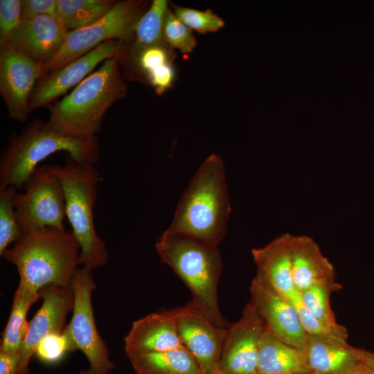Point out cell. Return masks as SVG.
<instances>
[{
  "instance_id": "1",
  "label": "cell",
  "mask_w": 374,
  "mask_h": 374,
  "mask_svg": "<svg viewBox=\"0 0 374 374\" xmlns=\"http://www.w3.org/2000/svg\"><path fill=\"white\" fill-rule=\"evenodd\" d=\"M126 95L127 87L118 56L107 59L68 95L50 107L46 125L68 136L95 137L108 109Z\"/></svg>"
},
{
  "instance_id": "2",
  "label": "cell",
  "mask_w": 374,
  "mask_h": 374,
  "mask_svg": "<svg viewBox=\"0 0 374 374\" xmlns=\"http://www.w3.org/2000/svg\"><path fill=\"white\" fill-rule=\"evenodd\" d=\"M230 211L224 163L217 154H212L181 196L167 231L218 246Z\"/></svg>"
},
{
  "instance_id": "3",
  "label": "cell",
  "mask_w": 374,
  "mask_h": 374,
  "mask_svg": "<svg viewBox=\"0 0 374 374\" xmlns=\"http://www.w3.org/2000/svg\"><path fill=\"white\" fill-rule=\"evenodd\" d=\"M1 257L16 266L19 283L37 292L49 285H70L82 265L80 245L72 231L51 226L22 235Z\"/></svg>"
},
{
  "instance_id": "4",
  "label": "cell",
  "mask_w": 374,
  "mask_h": 374,
  "mask_svg": "<svg viewBox=\"0 0 374 374\" xmlns=\"http://www.w3.org/2000/svg\"><path fill=\"white\" fill-rule=\"evenodd\" d=\"M60 151L66 152L76 161L93 165L97 164L100 155L96 136H68L48 128L39 118L30 122L19 134L12 132L1 153L0 189H21L41 161Z\"/></svg>"
},
{
  "instance_id": "5",
  "label": "cell",
  "mask_w": 374,
  "mask_h": 374,
  "mask_svg": "<svg viewBox=\"0 0 374 374\" xmlns=\"http://www.w3.org/2000/svg\"><path fill=\"white\" fill-rule=\"evenodd\" d=\"M156 249L161 260L190 289L192 301L217 326L228 328L231 325L222 315L217 301L222 270L217 246L166 230L157 241Z\"/></svg>"
},
{
  "instance_id": "6",
  "label": "cell",
  "mask_w": 374,
  "mask_h": 374,
  "mask_svg": "<svg viewBox=\"0 0 374 374\" xmlns=\"http://www.w3.org/2000/svg\"><path fill=\"white\" fill-rule=\"evenodd\" d=\"M52 166L64 190L66 216L80 245L82 265L91 269L105 265L108 251L93 224L97 186L102 180L99 171L95 165L76 161L70 156L64 166Z\"/></svg>"
},
{
  "instance_id": "7",
  "label": "cell",
  "mask_w": 374,
  "mask_h": 374,
  "mask_svg": "<svg viewBox=\"0 0 374 374\" xmlns=\"http://www.w3.org/2000/svg\"><path fill=\"white\" fill-rule=\"evenodd\" d=\"M150 3L142 0L116 1L112 8L92 24L68 31L55 55L43 66V74L54 71L111 39L128 40Z\"/></svg>"
},
{
  "instance_id": "8",
  "label": "cell",
  "mask_w": 374,
  "mask_h": 374,
  "mask_svg": "<svg viewBox=\"0 0 374 374\" xmlns=\"http://www.w3.org/2000/svg\"><path fill=\"white\" fill-rule=\"evenodd\" d=\"M91 269L82 266L75 271L70 283L74 295L73 314L64 331L73 350L79 349L87 358L89 368L80 374H107L116 365L97 330L91 303L96 289Z\"/></svg>"
},
{
  "instance_id": "9",
  "label": "cell",
  "mask_w": 374,
  "mask_h": 374,
  "mask_svg": "<svg viewBox=\"0 0 374 374\" xmlns=\"http://www.w3.org/2000/svg\"><path fill=\"white\" fill-rule=\"evenodd\" d=\"M24 186L15 200L21 235L48 226L66 231L64 193L52 165L37 166Z\"/></svg>"
},
{
  "instance_id": "10",
  "label": "cell",
  "mask_w": 374,
  "mask_h": 374,
  "mask_svg": "<svg viewBox=\"0 0 374 374\" xmlns=\"http://www.w3.org/2000/svg\"><path fill=\"white\" fill-rule=\"evenodd\" d=\"M173 317L183 346L193 355L204 374L218 368L228 328L219 327L193 301L167 310Z\"/></svg>"
},
{
  "instance_id": "11",
  "label": "cell",
  "mask_w": 374,
  "mask_h": 374,
  "mask_svg": "<svg viewBox=\"0 0 374 374\" xmlns=\"http://www.w3.org/2000/svg\"><path fill=\"white\" fill-rule=\"evenodd\" d=\"M123 45V41L120 39L108 40L62 67L41 77L30 97V112L39 107L50 108L52 102L78 86L93 73L100 63L118 56Z\"/></svg>"
},
{
  "instance_id": "12",
  "label": "cell",
  "mask_w": 374,
  "mask_h": 374,
  "mask_svg": "<svg viewBox=\"0 0 374 374\" xmlns=\"http://www.w3.org/2000/svg\"><path fill=\"white\" fill-rule=\"evenodd\" d=\"M43 75L42 65L9 44L0 45V93L11 119L26 121L30 95Z\"/></svg>"
},
{
  "instance_id": "13",
  "label": "cell",
  "mask_w": 374,
  "mask_h": 374,
  "mask_svg": "<svg viewBox=\"0 0 374 374\" xmlns=\"http://www.w3.org/2000/svg\"><path fill=\"white\" fill-rule=\"evenodd\" d=\"M43 302L30 322L21 346L15 374H29L28 364L39 342L47 335L64 331L68 312L73 310L74 295L71 285H49L39 290Z\"/></svg>"
},
{
  "instance_id": "14",
  "label": "cell",
  "mask_w": 374,
  "mask_h": 374,
  "mask_svg": "<svg viewBox=\"0 0 374 374\" xmlns=\"http://www.w3.org/2000/svg\"><path fill=\"white\" fill-rule=\"evenodd\" d=\"M123 42L118 57L124 79L148 84L158 95L172 87L175 77L172 48L165 41L143 46Z\"/></svg>"
},
{
  "instance_id": "15",
  "label": "cell",
  "mask_w": 374,
  "mask_h": 374,
  "mask_svg": "<svg viewBox=\"0 0 374 374\" xmlns=\"http://www.w3.org/2000/svg\"><path fill=\"white\" fill-rule=\"evenodd\" d=\"M250 290V301L254 305L265 328L283 342L298 348H304L308 335L290 299L280 295L257 274Z\"/></svg>"
},
{
  "instance_id": "16",
  "label": "cell",
  "mask_w": 374,
  "mask_h": 374,
  "mask_svg": "<svg viewBox=\"0 0 374 374\" xmlns=\"http://www.w3.org/2000/svg\"><path fill=\"white\" fill-rule=\"evenodd\" d=\"M265 324L250 301L241 318L228 328L219 369L233 374H258V349Z\"/></svg>"
},
{
  "instance_id": "17",
  "label": "cell",
  "mask_w": 374,
  "mask_h": 374,
  "mask_svg": "<svg viewBox=\"0 0 374 374\" xmlns=\"http://www.w3.org/2000/svg\"><path fill=\"white\" fill-rule=\"evenodd\" d=\"M67 32L55 16L42 15L21 21L7 44L44 66L59 51Z\"/></svg>"
},
{
  "instance_id": "18",
  "label": "cell",
  "mask_w": 374,
  "mask_h": 374,
  "mask_svg": "<svg viewBox=\"0 0 374 374\" xmlns=\"http://www.w3.org/2000/svg\"><path fill=\"white\" fill-rule=\"evenodd\" d=\"M290 249L292 280L296 290L302 292L315 285L342 287L335 280L332 265L314 240L306 235H290Z\"/></svg>"
},
{
  "instance_id": "19",
  "label": "cell",
  "mask_w": 374,
  "mask_h": 374,
  "mask_svg": "<svg viewBox=\"0 0 374 374\" xmlns=\"http://www.w3.org/2000/svg\"><path fill=\"white\" fill-rule=\"evenodd\" d=\"M124 341L127 357L184 347L175 321L167 310L151 313L134 321Z\"/></svg>"
},
{
  "instance_id": "20",
  "label": "cell",
  "mask_w": 374,
  "mask_h": 374,
  "mask_svg": "<svg viewBox=\"0 0 374 374\" xmlns=\"http://www.w3.org/2000/svg\"><path fill=\"white\" fill-rule=\"evenodd\" d=\"M290 235L285 233L266 246L251 251L257 274L286 298H290L296 292L292 275Z\"/></svg>"
},
{
  "instance_id": "21",
  "label": "cell",
  "mask_w": 374,
  "mask_h": 374,
  "mask_svg": "<svg viewBox=\"0 0 374 374\" xmlns=\"http://www.w3.org/2000/svg\"><path fill=\"white\" fill-rule=\"evenodd\" d=\"M310 372L341 374L361 360L358 348L341 339L308 335L303 348Z\"/></svg>"
},
{
  "instance_id": "22",
  "label": "cell",
  "mask_w": 374,
  "mask_h": 374,
  "mask_svg": "<svg viewBox=\"0 0 374 374\" xmlns=\"http://www.w3.org/2000/svg\"><path fill=\"white\" fill-rule=\"evenodd\" d=\"M258 371V374L310 373L303 348L283 342L267 328L260 341Z\"/></svg>"
},
{
  "instance_id": "23",
  "label": "cell",
  "mask_w": 374,
  "mask_h": 374,
  "mask_svg": "<svg viewBox=\"0 0 374 374\" xmlns=\"http://www.w3.org/2000/svg\"><path fill=\"white\" fill-rule=\"evenodd\" d=\"M136 374H204L185 348L128 356Z\"/></svg>"
},
{
  "instance_id": "24",
  "label": "cell",
  "mask_w": 374,
  "mask_h": 374,
  "mask_svg": "<svg viewBox=\"0 0 374 374\" xmlns=\"http://www.w3.org/2000/svg\"><path fill=\"white\" fill-rule=\"evenodd\" d=\"M39 298V292L19 283L8 321L2 333L0 350L10 355H19L29 328L30 322L26 319L28 311Z\"/></svg>"
},
{
  "instance_id": "25",
  "label": "cell",
  "mask_w": 374,
  "mask_h": 374,
  "mask_svg": "<svg viewBox=\"0 0 374 374\" xmlns=\"http://www.w3.org/2000/svg\"><path fill=\"white\" fill-rule=\"evenodd\" d=\"M115 0H57L56 17L67 31L88 26L106 15Z\"/></svg>"
},
{
  "instance_id": "26",
  "label": "cell",
  "mask_w": 374,
  "mask_h": 374,
  "mask_svg": "<svg viewBox=\"0 0 374 374\" xmlns=\"http://www.w3.org/2000/svg\"><path fill=\"white\" fill-rule=\"evenodd\" d=\"M168 5L166 0L152 1L137 22L132 37L127 41L142 46L163 42V29Z\"/></svg>"
},
{
  "instance_id": "27",
  "label": "cell",
  "mask_w": 374,
  "mask_h": 374,
  "mask_svg": "<svg viewBox=\"0 0 374 374\" xmlns=\"http://www.w3.org/2000/svg\"><path fill=\"white\" fill-rule=\"evenodd\" d=\"M339 290L332 287L315 285L300 292L303 303L310 312L323 324L342 333L346 328L339 324L330 308V296Z\"/></svg>"
},
{
  "instance_id": "28",
  "label": "cell",
  "mask_w": 374,
  "mask_h": 374,
  "mask_svg": "<svg viewBox=\"0 0 374 374\" xmlns=\"http://www.w3.org/2000/svg\"><path fill=\"white\" fill-rule=\"evenodd\" d=\"M17 189L8 186L0 189V256L12 242H15L21 236L17 222L15 200Z\"/></svg>"
},
{
  "instance_id": "29",
  "label": "cell",
  "mask_w": 374,
  "mask_h": 374,
  "mask_svg": "<svg viewBox=\"0 0 374 374\" xmlns=\"http://www.w3.org/2000/svg\"><path fill=\"white\" fill-rule=\"evenodd\" d=\"M163 37L171 48H177L184 54L192 53L197 44L192 30L169 8L165 17Z\"/></svg>"
},
{
  "instance_id": "30",
  "label": "cell",
  "mask_w": 374,
  "mask_h": 374,
  "mask_svg": "<svg viewBox=\"0 0 374 374\" xmlns=\"http://www.w3.org/2000/svg\"><path fill=\"white\" fill-rule=\"evenodd\" d=\"M174 13L186 26L202 34L214 33L224 26V22L211 10L204 11L173 5Z\"/></svg>"
},
{
  "instance_id": "31",
  "label": "cell",
  "mask_w": 374,
  "mask_h": 374,
  "mask_svg": "<svg viewBox=\"0 0 374 374\" xmlns=\"http://www.w3.org/2000/svg\"><path fill=\"white\" fill-rule=\"evenodd\" d=\"M289 299L295 305L302 327L308 335L347 339L348 333L338 332L321 323L303 303L299 292L296 290Z\"/></svg>"
},
{
  "instance_id": "32",
  "label": "cell",
  "mask_w": 374,
  "mask_h": 374,
  "mask_svg": "<svg viewBox=\"0 0 374 374\" xmlns=\"http://www.w3.org/2000/svg\"><path fill=\"white\" fill-rule=\"evenodd\" d=\"M71 341L63 331L51 333L44 337L37 345L35 355L42 362L53 364L60 361L64 355L72 351Z\"/></svg>"
},
{
  "instance_id": "33",
  "label": "cell",
  "mask_w": 374,
  "mask_h": 374,
  "mask_svg": "<svg viewBox=\"0 0 374 374\" xmlns=\"http://www.w3.org/2000/svg\"><path fill=\"white\" fill-rule=\"evenodd\" d=\"M21 0H0V45L7 44L21 22Z\"/></svg>"
},
{
  "instance_id": "34",
  "label": "cell",
  "mask_w": 374,
  "mask_h": 374,
  "mask_svg": "<svg viewBox=\"0 0 374 374\" xmlns=\"http://www.w3.org/2000/svg\"><path fill=\"white\" fill-rule=\"evenodd\" d=\"M57 0H21V21L42 15L56 17Z\"/></svg>"
},
{
  "instance_id": "35",
  "label": "cell",
  "mask_w": 374,
  "mask_h": 374,
  "mask_svg": "<svg viewBox=\"0 0 374 374\" xmlns=\"http://www.w3.org/2000/svg\"><path fill=\"white\" fill-rule=\"evenodd\" d=\"M19 355H10L0 350V374H15Z\"/></svg>"
},
{
  "instance_id": "36",
  "label": "cell",
  "mask_w": 374,
  "mask_h": 374,
  "mask_svg": "<svg viewBox=\"0 0 374 374\" xmlns=\"http://www.w3.org/2000/svg\"><path fill=\"white\" fill-rule=\"evenodd\" d=\"M341 374H374V373L361 359Z\"/></svg>"
},
{
  "instance_id": "37",
  "label": "cell",
  "mask_w": 374,
  "mask_h": 374,
  "mask_svg": "<svg viewBox=\"0 0 374 374\" xmlns=\"http://www.w3.org/2000/svg\"><path fill=\"white\" fill-rule=\"evenodd\" d=\"M359 356L362 360L373 371L374 373V352L358 348Z\"/></svg>"
},
{
  "instance_id": "38",
  "label": "cell",
  "mask_w": 374,
  "mask_h": 374,
  "mask_svg": "<svg viewBox=\"0 0 374 374\" xmlns=\"http://www.w3.org/2000/svg\"><path fill=\"white\" fill-rule=\"evenodd\" d=\"M213 374H233V373H226V372H224L221 370H220L219 368L215 372L213 373Z\"/></svg>"
},
{
  "instance_id": "39",
  "label": "cell",
  "mask_w": 374,
  "mask_h": 374,
  "mask_svg": "<svg viewBox=\"0 0 374 374\" xmlns=\"http://www.w3.org/2000/svg\"><path fill=\"white\" fill-rule=\"evenodd\" d=\"M291 374H319V373L310 372V373H291Z\"/></svg>"
}]
</instances>
